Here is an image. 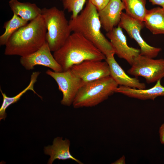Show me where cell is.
<instances>
[{"label": "cell", "mask_w": 164, "mask_h": 164, "mask_svg": "<svg viewBox=\"0 0 164 164\" xmlns=\"http://www.w3.org/2000/svg\"><path fill=\"white\" fill-rule=\"evenodd\" d=\"M28 22L13 14L12 18L4 24L3 28L5 31L0 36V46L5 45L12 35L20 28L27 25Z\"/></svg>", "instance_id": "20"}, {"label": "cell", "mask_w": 164, "mask_h": 164, "mask_svg": "<svg viewBox=\"0 0 164 164\" xmlns=\"http://www.w3.org/2000/svg\"><path fill=\"white\" fill-rule=\"evenodd\" d=\"M86 0H62L64 9L71 12V18L76 17L83 10Z\"/></svg>", "instance_id": "21"}, {"label": "cell", "mask_w": 164, "mask_h": 164, "mask_svg": "<svg viewBox=\"0 0 164 164\" xmlns=\"http://www.w3.org/2000/svg\"><path fill=\"white\" fill-rule=\"evenodd\" d=\"M161 80H159L154 86L148 89H138L119 86L115 92L140 100H154L158 97L164 96V87L162 85Z\"/></svg>", "instance_id": "15"}, {"label": "cell", "mask_w": 164, "mask_h": 164, "mask_svg": "<svg viewBox=\"0 0 164 164\" xmlns=\"http://www.w3.org/2000/svg\"><path fill=\"white\" fill-rule=\"evenodd\" d=\"M128 74L144 77L148 84L156 82L164 77V59H154L139 54L134 59Z\"/></svg>", "instance_id": "6"}, {"label": "cell", "mask_w": 164, "mask_h": 164, "mask_svg": "<svg viewBox=\"0 0 164 164\" xmlns=\"http://www.w3.org/2000/svg\"><path fill=\"white\" fill-rule=\"evenodd\" d=\"M70 140L67 139L63 140L62 137H60L55 138L52 145L44 147L45 154L50 156L48 164H52L56 159L62 160L71 159L79 164H83L71 154L70 151Z\"/></svg>", "instance_id": "14"}, {"label": "cell", "mask_w": 164, "mask_h": 164, "mask_svg": "<svg viewBox=\"0 0 164 164\" xmlns=\"http://www.w3.org/2000/svg\"><path fill=\"white\" fill-rule=\"evenodd\" d=\"M145 26L154 35H164V8L158 7L147 10Z\"/></svg>", "instance_id": "16"}, {"label": "cell", "mask_w": 164, "mask_h": 164, "mask_svg": "<svg viewBox=\"0 0 164 164\" xmlns=\"http://www.w3.org/2000/svg\"><path fill=\"white\" fill-rule=\"evenodd\" d=\"M96 8L98 12L103 9L110 0H89Z\"/></svg>", "instance_id": "22"}, {"label": "cell", "mask_w": 164, "mask_h": 164, "mask_svg": "<svg viewBox=\"0 0 164 164\" xmlns=\"http://www.w3.org/2000/svg\"><path fill=\"white\" fill-rule=\"evenodd\" d=\"M70 69L85 83L110 76L109 67L106 61L86 60L72 66Z\"/></svg>", "instance_id": "9"}, {"label": "cell", "mask_w": 164, "mask_h": 164, "mask_svg": "<svg viewBox=\"0 0 164 164\" xmlns=\"http://www.w3.org/2000/svg\"><path fill=\"white\" fill-rule=\"evenodd\" d=\"M46 42L38 50L26 56L21 57L20 62L26 70H31L35 66L41 65L47 67L55 72H62L63 70L51 53Z\"/></svg>", "instance_id": "10"}, {"label": "cell", "mask_w": 164, "mask_h": 164, "mask_svg": "<svg viewBox=\"0 0 164 164\" xmlns=\"http://www.w3.org/2000/svg\"><path fill=\"white\" fill-rule=\"evenodd\" d=\"M118 86L110 76L85 83L78 91L72 105L75 108L95 106L107 99Z\"/></svg>", "instance_id": "4"}, {"label": "cell", "mask_w": 164, "mask_h": 164, "mask_svg": "<svg viewBox=\"0 0 164 164\" xmlns=\"http://www.w3.org/2000/svg\"><path fill=\"white\" fill-rule=\"evenodd\" d=\"M118 26L124 29L130 37L137 43L140 48V55L154 58L161 51L160 48L149 45L142 37L140 32L145 26L144 22L136 19L122 12Z\"/></svg>", "instance_id": "8"}, {"label": "cell", "mask_w": 164, "mask_h": 164, "mask_svg": "<svg viewBox=\"0 0 164 164\" xmlns=\"http://www.w3.org/2000/svg\"><path fill=\"white\" fill-rule=\"evenodd\" d=\"M53 56L63 71L87 60H103L106 56L91 42L81 34L73 32Z\"/></svg>", "instance_id": "2"}, {"label": "cell", "mask_w": 164, "mask_h": 164, "mask_svg": "<svg viewBox=\"0 0 164 164\" xmlns=\"http://www.w3.org/2000/svg\"><path fill=\"white\" fill-rule=\"evenodd\" d=\"M124 9L125 7L121 0H110L103 9L98 12L101 26L107 32L118 26Z\"/></svg>", "instance_id": "12"}, {"label": "cell", "mask_w": 164, "mask_h": 164, "mask_svg": "<svg viewBox=\"0 0 164 164\" xmlns=\"http://www.w3.org/2000/svg\"><path fill=\"white\" fill-rule=\"evenodd\" d=\"M113 164H125V157L123 155L119 159L112 163Z\"/></svg>", "instance_id": "25"}, {"label": "cell", "mask_w": 164, "mask_h": 164, "mask_svg": "<svg viewBox=\"0 0 164 164\" xmlns=\"http://www.w3.org/2000/svg\"><path fill=\"white\" fill-rule=\"evenodd\" d=\"M69 22L72 32L83 35L105 56L115 53L110 42L101 31V25L98 12L89 0L84 9L76 17L71 18Z\"/></svg>", "instance_id": "3"}, {"label": "cell", "mask_w": 164, "mask_h": 164, "mask_svg": "<svg viewBox=\"0 0 164 164\" xmlns=\"http://www.w3.org/2000/svg\"><path fill=\"white\" fill-rule=\"evenodd\" d=\"M46 73L55 80L59 90L62 93L61 104L68 106L72 105L78 91L85 83L76 76L70 69L62 72L48 70Z\"/></svg>", "instance_id": "7"}, {"label": "cell", "mask_w": 164, "mask_h": 164, "mask_svg": "<svg viewBox=\"0 0 164 164\" xmlns=\"http://www.w3.org/2000/svg\"><path fill=\"white\" fill-rule=\"evenodd\" d=\"M106 36L110 40L115 54L131 65L135 58L140 54V51L128 45L126 37L123 33L122 29L118 26L107 32Z\"/></svg>", "instance_id": "11"}, {"label": "cell", "mask_w": 164, "mask_h": 164, "mask_svg": "<svg viewBox=\"0 0 164 164\" xmlns=\"http://www.w3.org/2000/svg\"><path fill=\"white\" fill-rule=\"evenodd\" d=\"M46 31L44 19L40 14L12 35L5 45L4 54L22 57L34 52L46 42Z\"/></svg>", "instance_id": "1"}, {"label": "cell", "mask_w": 164, "mask_h": 164, "mask_svg": "<svg viewBox=\"0 0 164 164\" xmlns=\"http://www.w3.org/2000/svg\"><path fill=\"white\" fill-rule=\"evenodd\" d=\"M41 15L47 28L46 42L51 51L54 52L64 44L72 32L63 11L56 7L41 9Z\"/></svg>", "instance_id": "5"}, {"label": "cell", "mask_w": 164, "mask_h": 164, "mask_svg": "<svg viewBox=\"0 0 164 164\" xmlns=\"http://www.w3.org/2000/svg\"><path fill=\"white\" fill-rule=\"evenodd\" d=\"M113 53L106 56L105 61L108 64L110 76L119 86L128 87L138 89H144L146 85L141 82L136 77H132L127 75L118 63Z\"/></svg>", "instance_id": "13"}, {"label": "cell", "mask_w": 164, "mask_h": 164, "mask_svg": "<svg viewBox=\"0 0 164 164\" xmlns=\"http://www.w3.org/2000/svg\"><path fill=\"white\" fill-rule=\"evenodd\" d=\"M153 5H157L164 8V0H149Z\"/></svg>", "instance_id": "24"}, {"label": "cell", "mask_w": 164, "mask_h": 164, "mask_svg": "<svg viewBox=\"0 0 164 164\" xmlns=\"http://www.w3.org/2000/svg\"><path fill=\"white\" fill-rule=\"evenodd\" d=\"M9 4L13 14L27 22L33 20L41 14V9L35 3L10 0Z\"/></svg>", "instance_id": "17"}, {"label": "cell", "mask_w": 164, "mask_h": 164, "mask_svg": "<svg viewBox=\"0 0 164 164\" xmlns=\"http://www.w3.org/2000/svg\"><path fill=\"white\" fill-rule=\"evenodd\" d=\"M159 133L160 142L162 144L164 145V123L160 127Z\"/></svg>", "instance_id": "23"}, {"label": "cell", "mask_w": 164, "mask_h": 164, "mask_svg": "<svg viewBox=\"0 0 164 164\" xmlns=\"http://www.w3.org/2000/svg\"><path fill=\"white\" fill-rule=\"evenodd\" d=\"M126 13L129 16L143 22L147 10L146 0H121Z\"/></svg>", "instance_id": "19"}, {"label": "cell", "mask_w": 164, "mask_h": 164, "mask_svg": "<svg viewBox=\"0 0 164 164\" xmlns=\"http://www.w3.org/2000/svg\"><path fill=\"white\" fill-rule=\"evenodd\" d=\"M40 72L39 71H35L32 73L30 78V82L28 86L23 90L21 91L17 95L13 97L7 96L5 93L3 92L1 88L0 91L2 95L3 99L2 105L0 108V120H5L6 117V110L10 105L16 103L20 99L21 97L27 91L31 90L38 95L41 99L42 97L39 95L34 89V84L37 81V78Z\"/></svg>", "instance_id": "18"}]
</instances>
